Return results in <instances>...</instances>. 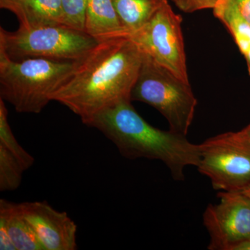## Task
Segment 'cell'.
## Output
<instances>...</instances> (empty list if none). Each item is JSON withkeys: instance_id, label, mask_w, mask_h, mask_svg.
<instances>
[{"instance_id": "obj_19", "label": "cell", "mask_w": 250, "mask_h": 250, "mask_svg": "<svg viewBox=\"0 0 250 250\" xmlns=\"http://www.w3.org/2000/svg\"><path fill=\"white\" fill-rule=\"evenodd\" d=\"M242 18L250 24V0H230Z\"/></svg>"}, {"instance_id": "obj_1", "label": "cell", "mask_w": 250, "mask_h": 250, "mask_svg": "<svg viewBox=\"0 0 250 250\" xmlns=\"http://www.w3.org/2000/svg\"><path fill=\"white\" fill-rule=\"evenodd\" d=\"M144 53L129 37L98 42L83 58L66 82L52 95V101L66 106L85 125L106 108L131 95Z\"/></svg>"}, {"instance_id": "obj_9", "label": "cell", "mask_w": 250, "mask_h": 250, "mask_svg": "<svg viewBox=\"0 0 250 250\" xmlns=\"http://www.w3.org/2000/svg\"><path fill=\"white\" fill-rule=\"evenodd\" d=\"M45 250L77 249L76 223L65 212L54 209L47 202L18 203Z\"/></svg>"}, {"instance_id": "obj_3", "label": "cell", "mask_w": 250, "mask_h": 250, "mask_svg": "<svg viewBox=\"0 0 250 250\" xmlns=\"http://www.w3.org/2000/svg\"><path fill=\"white\" fill-rule=\"evenodd\" d=\"M76 62L41 58L14 61L0 52V98L18 113H40L72 75Z\"/></svg>"}, {"instance_id": "obj_16", "label": "cell", "mask_w": 250, "mask_h": 250, "mask_svg": "<svg viewBox=\"0 0 250 250\" xmlns=\"http://www.w3.org/2000/svg\"><path fill=\"white\" fill-rule=\"evenodd\" d=\"M24 171L20 161L0 144V191H14L18 189Z\"/></svg>"}, {"instance_id": "obj_2", "label": "cell", "mask_w": 250, "mask_h": 250, "mask_svg": "<svg viewBox=\"0 0 250 250\" xmlns=\"http://www.w3.org/2000/svg\"><path fill=\"white\" fill-rule=\"evenodd\" d=\"M131 103L123 102L104 110L87 126L103 133L123 157L162 161L174 180L184 181L186 167L198 166L200 145L190 142L187 136L154 127L140 116Z\"/></svg>"}, {"instance_id": "obj_21", "label": "cell", "mask_w": 250, "mask_h": 250, "mask_svg": "<svg viewBox=\"0 0 250 250\" xmlns=\"http://www.w3.org/2000/svg\"><path fill=\"white\" fill-rule=\"evenodd\" d=\"M235 134H236L238 139L250 146V123L243 129L236 131Z\"/></svg>"}, {"instance_id": "obj_11", "label": "cell", "mask_w": 250, "mask_h": 250, "mask_svg": "<svg viewBox=\"0 0 250 250\" xmlns=\"http://www.w3.org/2000/svg\"><path fill=\"white\" fill-rule=\"evenodd\" d=\"M84 31L98 42L129 37L122 26L113 0H88Z\"/></svg>"}, {"instance_id": "obj_22", "label": "cell", "mask_w": 250, "mask_h": 250, "mask_svg": "<svg viewBox=\"0 0 250 250\" xmlns=\"http://www.w3.org/2000/svg\"><path fill=\"white\" fill-rule=\"evenodd\" d=\"M231 250H250V238L237 243Z\"/></svg>"}, {"instance_id": "obj_8", "label": "cell", "mask_w": 250, "mask_h": 250, "mask_svg": "<svg viewBox=\"0 0 250 250\" xmlns=\"http://www.w3.org/2000/svg\"><path fill=\"white\" fill-rule=\"evenodd\" d=\"M217 205H208L204 225L210 236L208 249L231 250L250 238V198L242 192L222 191Z\"/></svg>"}, {"instance_id": "obj_23", "label": "cell", "mask_w": 250, "mask_h": 250, "mask_svg": "<svg viewBox=\"0 0 250 250\" xmlns=\"http://www.w3.org/2000/svg\"><path fill=\"white\" fill-rule=\"evenodd\" d=\"M241 192H243V193H244L245 195H247V196L250 198V184L249 186H248V187H247L246 188L243 189V190Z\"/></svg>"}, {"instance_id": "obj_6", "label": "cell", "mask_w": 250, "mask_h": 250, "mask_svg": "<svg viewBox=\"0 0 250 250\" xmlns=\"http://www.w3.org/2000/svg\"><path fill=\"white\" fill-rule=\"evenodd\" d=\"M197 169L215 190L241 192L250 184V146L235 132L224 133L200 144Z\"/></svg>"}, {"instance_id": "obj_4", "label": "cell", "mask_w": 250, "mask_h": 250, "mask_svg": "<svg viewBox=\"0 0 250 250\" xmlns=\"http://www.w3.org/2000/svg\"><path fill=\"white\" fill-rule=\"evenodd\" d=\"M131 100L156 108L167 120L170 131L187 136L197 100L185 82L144 53Z\"/></svg>"}, {"instance_id": "obj_10", "label": "cell", "mask_w": 250, "mask_h": 250, "mask_svg": "<svg viewBox=\"0 0 250 250\" xmlns=\"http://www.w3.org/2000/svg\"><path fill=\"white\" fill-rule=\"evenodd\" d=\"M0 7L16 16L19 27L65 25L62 0H0Z\"/></svg>"}, {"instance_id": "obj_5", "label": "cell", "mask_w": 250, "mask_h": 250, "mask_svg": "<svg viewBox=\"0 0 250 250\" xmlns=\"http://www.w3.org/2000/svg\"><path fill=\"white\" fill-rule=\"evenodd\" d=\"M98 43L83 31L65 25L0 28V52L14 61L41 58L77 62Z\"/></svg>"}, {"instance_id": "obj_20", "label": "cell", "mask_w": 250, "mask_h": 250, "mask_svg": "<svg viewBox=\"0 0 250 250\" xmlns=\"http://www.w3.org/2000/svg\"><path fill=\"white\" fill-rule=\"evenodd\" d=\"M0 250H16L3 224L0 223Z\"/></svg>"}, {"instance_id": "obj_7", "label": "cell", "mask_w": 250, "mask_h": 250, "mask_svg": "<svg viewBox=\"0 0 250 250\" xmlns=\"http://www.w3.org/2000/svg\"><path fill=\"white\" fill-rule=\"evenodd\" d=\"M182 17L168 1L143 27L129 38L157 63L185 82H189Z\"/></svg>"}, {"instance_id": "obj_17", "label": "cell", "mask_w": 250, "mask_h": 250, "mask_svg": "<svg viewBox=\"0 0 250 250\" xmlns=\"http://www.w3.org/2000/svg\"><path fill=\"white\" fill-rule=\"evenodd\" d=\"M87 2L88 0H62L65 26L85 32Z\"/></svg>"}, {"instance_id": "obj_14", "label": "cell", "mask_w": 250, "mask_h": 250, "mask_svg": "<svg viewBox=\"0 0 250 250\" xmlns=\"http://www.w3.org/2000/svg\"><path fill=\"white\" fill-rule=\"evenodd\" d=\"M215 17L228 28L248 65L250 75V24L247 22L230 0H220L213 9Z\"/></svg>"}, {"instance_id": "obj_13", "label": "cell", "mask_w": 250, "mask_h": 250, "mask_svg": "<svg viewBox=\"0 0 250 250\" xmlns=\"http://www.w3.org/2000/svg\"><path fill=\"white\" fill-rule=\"evenodd\" d=\"M167 0H113L122 26L130 34L143 27Z\"/></svg>"}, {"instance_id": "obj_12", "label": "cell", "mask_w": 250, "mask_h": 250, "mask_svg": "<svg viewBox=\"0 0 250 250\" xmlns=\"http://www.w3.org/2000/svg\"><path fill=\"white\" fill-rule=\"evenodd\" d=\"M0 223L4 225L16 250H45L34 229L21 213L18 203L0 200Z\"/></svg>"}, {"instance_id": "obj_15", "label": "cell", "mask_w": 250, "mask_h": 250, "mask_svg": "<svg viewBox=\"0 0 250 250\" xmlns=\"http://www.w3.org/2000/svg\"><path fill=\"white\" fill-rule=\"evenodd\" d=\"M0 144L2 145L20 161L24 170L30 168L34 164V156L19 144L13 134L8 120L7 108L4 100L1 98H0Z\"/></svg>"}, {"instance_id": "obj_18", "label": "cell", "mask_w": 250, "mask_h": 250, "mask_svg": "<svg viewBox=\"0 0 250 250\" xmlns=\"http://www.w3.org/2000/svg\"><path fill=\"white\" fill-rule=\"evenodd\" d=\"M181 11L191 14L201 10L212 9L220 0H171Z\"/></svg>"}]
</instances>
